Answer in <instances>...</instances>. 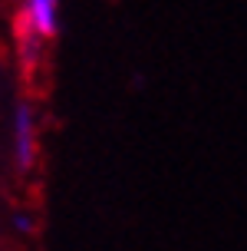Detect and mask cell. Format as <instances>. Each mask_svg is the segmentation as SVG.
Returning a JSON list of instances; mask_svg holds the SVG:
<instances>
[{"label":"cell","mask_w":247,"mask_h":251,"mask_svg":"<svg viewBox=\"0 0 247 251\" xmlns=\"http://www.w3.org/2000/svg\"><path fill=\"white\" fill-rule=\"evenodd\" d=\"M13 37H17V56H20L23 76L40 73L43 63H46V40L33 30V24L26 20L23 10H17V17H13Z\"/></svg>","instance_id":"cell-2"},{"label":"cell","mask_w":247,"mask_h":251,"mask_svg":"<svg viewBox=\"0 0 247 251\" xmlns=\"http://www.w3.org/2000/svg\"><path fill=\"white\" fill-rule=\"evenodd\" d=\"M13 162L20 176L33 172L37 165V116L30 102H17L13 109Z\"/></svg>","instance_id":"cell-1"},{"label":"cell","mask_w":247,"mask_h":251,"mask_svg":"<svg viewBox=\"0 0 247 251\" xmlns=\"http://www.w3.org/2000/svg\"><path fill=\"white\" fill-rule=\"evenodd\" d=\"M23 13L46 43L60 33V0H26Z\"/></svg>","instance_id":"cell-3"},{"label":"cell","mask_w":247,"mask_h":251,"mask_svg":"<svg viewBox=\"0 0 247 251\" xmlns=\"http://www.w3.org/2000/svg\"><path fill=\"white\" fill-rule=\"evenodd\" d=\"M13 225L20 228V231H33V222H30L26 215H17V218H13Z\"/></svg>","instance_id":"cell-4"}]
</instances>
